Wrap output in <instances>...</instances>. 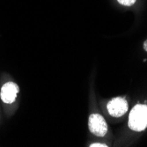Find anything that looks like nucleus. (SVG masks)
<instances>
[{"label":"nucleus","mask_w":147,"mask_h":147,"mask_svg":"<svg viewBox=\"0 0 147 147\" xmlns=\"http://www.w3.org/2000/svg\"><path fill=\"white\" fill-rule=\"evenodd\" d=\"M109 114L113 117H121L128 111V102L124 98L115 97L107 105Z\"/></svg>","instance_id":"7ed1b4c3"},{"label":"nucleus","mask_w":147,"mask_h":147,"mask_svg":"<svg viewBox=\"0 0 147 147\" xmlns=\"http://www.w3.org/2000/svg\"><path fill=\"white\" fill-rule=\"evenodd\" d=\"M117 2L123 6H131L137 2V0H117Z\"/></svg>","instance_id":"39448f33"},{"label":"nucleus","mask_w":147,"mask_h":147,"mask_svg":"<svg viewBox=\"0 0 147 147\" xmlns=\"http://www.w3.org/2000/svg\"><path fill=\"white\" fill-rule=\"evenodd\" d=\"M129 128L133 131H143L147 128V105L138 104L129 115Z\"/></svg>","instance_id":"f257e3e1"},{"label":"nucleus","mask_w":147,"mask_h":147,"mask_svg":"<svg viewBox=\"0 0 147 147\" xmlns=\"http://www.w3.org/2000/svg\"><path fill=\"white\" fill-rule=\"evenodd\" d=\"M89 130L97 137H104L108 132V124L100 114H91L88 119Z\"/></svg>","instance_id":"f03ea898"},{"label":"nucleus","mask_w":147,"mask_h":147,"mask_svg":"<svg viewBox=\"0 0 147 147\" xmlns=\"http://www.w3.org/2000/svg\"><path fill=\"white\" fill-rule=\"evenodd\" d=\"M143 49L147 52V39L144 41V44H143Z\"/></svg>","instance_id":"0eeeda50"},{"label":"nucleus","mask_w":147,"mask_h":147,"mask_svg":"<svg viewBox=\"0 0 147 147\" xmlns=\"http://www.w3.org/2000/svg\"><path fill=\"white\" fill-rule=\"evenodd\" d=\"M20 92L19 86L14 82H6L0 91V98L3 102L6 104H11L16 100L17 94Z\"/></svg>","instance_id":"20e7f679"},{"label":"nucleus","mask_w":147,"mask_h":147,"mask_svg":"<svg viewBox=\"0 0 147 147\" xmlns=\"http://www.w3.org/2000/svg\"><path fill=\"white\" fill-rule=\"evenodd\" d=\"M90 146H91V147H94V146H99V147H107L108 145H107V144H100V143H98V144H92Z\"/></svg>","instance_id":"423d86ee"}]
</instances>
